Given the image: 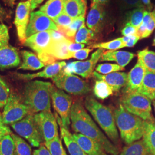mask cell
<instances>
[{
	"label": "cell",
	"mask_w": 155,
	"mask_h": 155,
	"mask_svg": "<svg viewBox=\"0 0 155 155\" xmlns=\"http://www.w3.org/2000/svg\"><path fill=\"white\" fill-rule=\"evenodd\" d=\"M1 114H1V112H0V116H1Z\"/></svg>",
	"instance_id": "6125c7cd"
},
{
	"label": "cell",
	"mask_w": 155,
	"mask_h": 155,
	"mask_svg": "<svg viewBox=\"0 0 155 155\" xmlns=\"http://www.w3.org/2000/svg\"><path fill=\"white\" fill-rule=\"evenodd\" d=\"M93 91L95 96L100 100H105L113 93V91L109 84L103 81H98L94 84Z\"/></svg>",
	"instance_id": "836d02e7"
},
{
	"label": "cell",
	"mask_w": 155,
	"mask_h": 155,
	"mask_svg": "<svg viewBox=\"0 0 155 155\" xmlns=\"http://www.w3.org/2000/svg\"><path fill=\"white\" fill-rule=\"evenodd\" d=\"M92 47L93 48H101L109 51H115L126 47V46L125 43H124L121 40H120L119 38H118L108 42L95 44L93 45Z\"/></svg>",
	"instance_id": "74e56055"
},
{
	"label": "cell",
	"mask_w": 155,
	"mask_h": 155,
	"mask_svg": "<svg viewBox=\"0 0 155 155\" xmlns=\"http://www.w3.org/2000/svg\"><path fill=\"white\" fill-rule=\"evenodd\" d=\"M45 145L51 155H67L59 136L56 137L50 141H45Z\"/></svg>",
	"instance_id": "8d00e7d4"
},
{
	"label": "cell",
	"mask_w": 155,
	"mask_h": 155,
	"mask_svg": "<svg viewBox=\"0 0 155 155\" xmlns=\"http://www.w3.org/2000/svg\"><path fill=\"white\" fill-rule=\"evenodd\" d=\"M0 155H1V153H0Z\"/></svg>",
	"instance_id": "e7e4bbea"
},
{
	"label": "cell",
	"mask_w": 155,
	"mask_h": 155,
	"mask_svg": "<svg viewBox=\"0 0 155 155\" xmlns=\"http://www.w3.org/2000/svg\"><path fill=\"white\" fill-rule=\"evenodd\" d=\"M84 107L107 137L114 144H118L119 135L114 114L110 108L100 103L92 96H89L86 98Z\"/></svg>",
	"instance_id": "277c9868"
},
{
	"label": "cell",
	"mask_w": 155,
	"mask_h": 155,
	"mask_svg": "<svg viewBox=\"0 0 155 155\" xmlns=\"http://www.w3.org/2000/svg\"><path fill=\"white\" fill-rule=\"evenodd\" d=\"M137 28L130 25H125V27L121 31V34L124 36L136 35Z\"/></svg>",
	"instance_id": "c3c4849f"
},
{
	"label": "cell",
	"mask_w": 155,
	"mask_h": 155,
	"mask_svg": "<svg viewBox=\"0 0 155 155\" xmlns=\"http://www.w3.org/2000/svg\"><path fill=\"white\" fill-rule=\"evenodd\" d=\"M93 51L91 48H83L77 52L71 54V58H75L78 60H85L89 57V54Z\"/></svg>",
	"instance_id": "ee69618b"
},
{
	"label": "cell",
	"mask_w": 155,
	"mask_h": 155,
	"mask_svg": "<svg viewBox=\"0 0 155 155\" xmlns=\"http://www.w3.org/2000/svg\"><path fill=\"white\" fill-rule=\"evenodd\" d=\"M10 89L4 79L0 76V109H2L7 103L10 95Z\"/></svg>",
	"instance_id": "60d3db41"
},
{
	"label": "cell",
	"mask_w": 155,
	"mask_h": 155,
	"mask_svg": "<svg viewBox=\"0 0 155 155\" xmlns=\"http://www.w3.org/2000/svg\"><path fill=\"white\" fill-rule=\"evenodd\" d=\"M145 8H136L127 11L125 16V25H130L136 28H139L142 24Z\"/></svg>",
	"instance_id": "4dcf8cb0"
},
{
	"label": "cell",
	"mask_w": 155,
	"mask_h": 155,
	"mask_svg": "<svg viewBox=\"0 0 155 155\" xmlns=\"http://www.w3.org/2000/svg\"><path fill=\"white\" fill-rule=\"evenodd\" d=\"M4 2H5L6 3L9 5H12V0H2Z\"/></svg>",
	"instance_id": "9f6ffc18"
},
{
	"label": "cell",
	"mask_w": 155,
	"mask_h": 155,
	"mask_svg": "<svg viewBox=\"0 0 155 155\" xmlns=\"http://www.w3.org/2000/svg\"><path fill=\"white\" fill-rule=\"evenodd\" d=\"M52 42L50 31L35 33L27 38L24 45L33 50L38 56L48 54V50Z\"/></svg>",
	"instance_id": "5bb4252c"
},
{
	"label": "cell",
	"mask_w": 155,
	"mask_h": 155,
	"mask_svg": "<svg viewBox=\"0 0 155 155\" xmlns=\"http://www.w3.org/2000/svg\"><path fill=\"white\" fill-rule=\"evenodd\" d=\"M120 104L127 110L144 121L155 120L152 114L151 101L137 92L124 94Z\"/></svg>",
	"instance_id": "5b68a950"
},
{
	"label": "cell",
	"mask_w": 155,
	"mask_h": 155,
	"mask_svg": "<svg viewBox=\"0 0 155 155\" xmlns=\"http://www.w3.org/2000/svg\"><path fill=\"white\" fill-rule=\"evenodd\" d=\"M84 21H85V16L78 17L76 19H74L72 23L68 28H63L61 27H58V28L61 30L64 33L67 39L74 42V40L76 33L79 29V28H81V27L84 24Z\"/></svg>",
	"instance_id": "d6a6232c"
},
{
	"label": "cell",
	"mask_w": 155,
	"mask_h": 155,
	"mask_svg": "<svg viewBox=\"0 0 155 155\" xmlns=\"http://www.w3.org/2000/svg\"><path fill=\"white\" fill-rule=\"evenodd\" d=\"M119 39L125 43L126 47H133L138 42L139 40H140L136 35L123 36Z\"/></svg>",
	"instance_id": "f6af8a7d"
},
{
	"label": "cell",
	"mask_w": 155,
	"mask_h": 155,
	"mask_svg": "<svg viewBox=\"0 0 155 155\" xmlns=\"http://www.w3.org/2000/svg\"><path fill=\"white\" fill-rule=\"evenodd\" d=\"M105 52L104 49L98 48L91 55L90 59L86 61H72L67 64L63 71L68 74H77L84 78H89L93 76L94 68L98 61Z\"/></svg>",
	"instance_id": "30bf717a"
},
{
	"label": "cell",
	"mask_w": 155,
	"mask_h": 155,
	"mask_svg": "<svg viewBox=\"0 0 155 155\" xmlns=\"http://www.w3.org/2000/svg\"><path fill=\"white\" fill-rule=\"evenodd\" d=\"M153 46H155V39H154V40H153Z\"/></svg>",
	"instance_id": "91938a15"
},
{
	"label": "cell",
	"mask_w": 155,
	"mask_h": 155,
	"mask_svg": "<svg viewBox=\"0 0 155 155\" xmlns=\"http://www.w3.org/2000/svg\"><path fill=\"white\" fill-rule=\"evenodd\" d=\"M30 113H32L28 106L22 103L16 94L11 93L1 117L5 124L11 125L20 121Z\"/></svg>",
	"instance_id": "ba28073f"
},
{
	"label": "cell",
	"mask_w": 155,
	"mask_h": 155,
	"mask_svg": "<svg viewBox=\"0 0 155 155\" xmlns=\"http://www.w3.org/2000/svg\"><path fill=\"white\" fill-rule=\"evenodd\" d=\"M66 64L65 61L55 62L47 65L45 69L40 72L35 74H17V75L20 79L25 81H30L36 78H51L52 79L61 72Z\"/></svg>",
	"instance_id": "ac0fdd59"
},
{
	"label": "cell",
	"mask_w": 155,
	"mask_h": 155,
	"mask_svg": "<svg viewBox=\"0 0 155 155\" xmlns=\"http://www.w3.org/2000/svg\"><path fill=\"white\" fill-rule=\"evenodd\" d=\"M141 2L143 3V4L144 5L146 11L152 12L153 6L151 2V0H141Z\"/></svg>",
	"instance_id": "816d5d0a"
},
{
	"label": "cell",
	"mask_w": 155,
	"mask_h": 155,
	"mask_svg": "<svg viewBox=\"0 0 155 155\" xmlns=\"http://www.w3.org/2000/svg\"><path fill=\"white\" fill-rule=\"evenodd\" d=\"M94 33L86 27L85 23L83 24L76 33L74 42L77 43L87 44L94 38Z\"/></svg>",
	"instance_id": "d590c367"
},
{
	"label": "cell",
	"mask_w": 155,
	"mask_h": 155,
	"mask_svg": "<svg viewBox=\"0 0 155 155\" xmlns=\"http://www.w3.org/2000/svg\"><path fill=\"white\" fill-rule=\"evenodd\" d=\"M11 136L15 143V155H32L31 146L22 137L13 133Z\"/></svg>",
	"instance_id": "1f68e13d"
},
{
	"label": "cell",
	"mask_w": 155,
	"mask_h": 155,
	"mask_svg": "<svg viewBox=\"0 0 155 155\" xmlns=\"http://www.w3.org/2000/svg\"><path fill=\"white\" fill-rule=\"evenodd\" d=\"M54 85L49 82L36 80L25 84L24 103L33 114L51 111V93Z\"/></svg>",
	"instance_id": "7a4b0ae2"
},
{
	"label": "cell",
	"mask_w": 155,
	"mask_h": 155,
	"mask_svg": "<svg viewBox=\"0 0 155 155\" xmlns=\"http://www.w3.org/2000/svg\"><path fill=\"white\" fill-rule=\"evenodd\" d=\"M12 133L10 128L4 123L2 117L0 116V140L6 135Z\"/></svg>",
	"instance_id": "7dc6e473"
},
{
	"label": "cell",
	"mask_w": 155,
	"mask_h": 155,
	"mask_svg": "<svg viewBox=\"0 0 155 155\" xmlns=\"http://www.w3.org/2000/svg\"><path fill=\"white\" fill-rule=\"evenodd\" d=\"M22 63L19 70L36 71L42 68L45 64L39 59L37 55L29 51H22Z\"/></svg>",
	"instance_id": "d4e9b609"
},
{
	"label": "cell",
	"mask_w": 155,
	"mask_h": 155,
	"mask_svg": "<svg viewBox=\"0 0 155 155\" xmlns=\"http://www.w3.org/2000/svg\"><path fill=\"white\" fill-rule=\"evenodd\" d=\"M31 2V12L34 11L45 0H29Z\"/></svg>",
	"instance_id": "f5cc1de1"
},
{
	"label": "cell",
	"mask_w": 155,
	"mask_h": 155,
	"mask_svg": "<svg viewBox=\"0 0 155 155\" xmlns=\"http://www.w3.org/2000/svg\"><path fill=\"white\" fill-rule=\"evenodd\" d=\"M137 93L144 95L150 101L155 100V73L147 71Z\"/></svg>",
	"instance_id": "484cf974"
},
{
	"label": "cell",
	"mask_w": 155,
	"mask_h": 155,
	"mask_svg": "<svg viewBox=\"0 0 155 155\" xmlns=\"http://www.w3.org/2000/svg\"><path fill=\"white\" fill-rule=\"evenodd\" d=\"M34 118L45 142L51 141L59 136L57 120L51 111L34 114Z\"/></svg>",
	"instance_id": "8fae6325"
},
{
	"label": "cell",
	"mask_w": 155,
	"mask_h": 155,
	"mask_svg": "<svg viewBox=\"0 0 155 155\" xmlns=\"http://www.w3.org/2000/svg\"><path fill=\"white\" fill-rule=\"evenodd\" d=\"M147 70L139 60L127 74V83L122 92L124 94L137 92L143 81Z\"/></svg>",
	"instance_id": "2e32d148"
},
{
	"label": "cell",
	"mask_w": 155,
	"mask_h": 155,
	"mask_svg": "<svg viewBox=\"0 0 155 155\" xmlns=\"http://www.w3.org/2000/svg\"><path fill=\"white\" fill-rule=\"evenodd\" d=\"M31 2L29 0L18 3L16 10L14 24L19 41L24 45L27 38L26 32L30 19Z\"/></svg>",
	"instance_id": "4fadbf2b"
},
{
	"label": "cell",
	"mask_w": 155,
	"mask_h": 155,
	"mask_svg": "<svg viewBox=\"0 0 155 155\" xmlns=\"http://www.w3.org/2000/svg\"><path fill=\"white\" fill-rule=\"evenodd\" d=\"M153 107H154V109H155V100L153 101Z\"/></svg>",
	"instance_id": "6f0895ef"
},
{
	"label": "cell",
	"mask_w": 155,
	"mask_h": 155,
	"mask_svg": "<svg viewBox=\"0 0 155 155\" xmlns=\"http://www.w3.org/2000/svg\"><path fill=\"white\" fill-rule=\"evenodd\" d=\"M107 155V154H106V153H105V152H104V153H102V154H101V155Z\"/></svg>",
	"instance_id": "94428289"
},
{
	"label": "cell",
	"mask_w": 155,
	"mask_h": 155,
	"mask_svg": "<svg viewBox=\"0 0 155 155\" xmlns=\"http://www.w3.org/2000/svg\"><path fill=\"white\" fill-rule=\"evenodd\" d=\"M84 47H85L84 44L77 43L72 42L68 45V51L70 52V53L71 54L73 52H77L79 50L83 49Z\"/></svg>",
	"instance_id": "681fc988"
},
{
	"label": "cell",
	"mask_w": 155,
	"mask_h": 155,
	"mask_svg": "<svg viewBox=\"0 0 155 155\" xmlns=\"http://www.w3.org/2000/svg\"><path fill=\"white\" fill-rule=\"evenodd\" d=\"M72 41L63 38L59 40H52L48 50V54L52 56L56 60H65L71 59V53L68 51V45Z\"/></svg>",
	"instance_id": "44dd1931"
},
{
	"label": "cell",
	"mask_w": 155,
	"mask_h": 155,
	"mask_svg": "<svg viewBox=\"0 0 155 155\" xmlns=\"http://www.w3.org/2000/svg\"><path fill=\"white\" fill-rule=\"evenodd\" d=\"M52 20L55 23L58 27L67 28L71 25L74 19L63 11L59 16Z\"/></svg>",
	"instance_id": "b9f144b4"
},
{
	"label": "cell",
	"mask_w": 155,
	"mask_h": 155,
	"mask_svg": "<svg viewBox=\"0 0 155 155\" xmlns=\"http://www.w3.org/2000/svg\"><path fill=\"white\" fill-rule=\"evenodd\" d=\"M58 28L54 21L40 10L32 12L30 15L29 22L26 32L28 38L35 33L44 31H58Z\"/></svg>",
	"instance_id": "7c38bea8"
},
{
	"label": "cell",
	"mask_w": 155,
	"mask_h": 155,
	"mask_svg": "<svg viewBox=\"0 0 155 155\" xmlns=\"http://www.w3.org/2000/svg\"><path fill=\"white\" fill-rule=\"evenodd\" d=\"M15 1H16V0H12V5L14 4V2H15Z\"/></svg>",
	"instance_id": "680465c9"
},
{
	"label": "cell",
	"mask_w": 155,
	"mask_h": 155,
	"mask_svg": "<svg viewBox=\"0 0 155 155\" xmlns=\"http://www.w3.org/2000/svg\"><path fill=\"white\" fill-rule=\"evenodd\" d=\"M52 80L57 88L74 95H86L91 90L86 81L73 74H66L63 70Z\"/></svg>",
	"instance_id": "8992f818"
},
{
	"label": "cell",
	"mask_w": 155,
	"mask_h": 155,
	"mask_svg": "<svg viewBox=\"0 0 155 155\" xmlns=\"http://www.w3.org/2000/svg\"><path fill=\"white\" fill-rule=\"evenodd\" d=\"M33 155H51L45 144H41L39 148L33 151Z\"/></svg>",
	"instance_id": "f907efd6"
},
{
	"label": "cell",
	"mask_w": 155,
	"mask_h": 155,
	"mask_svg": "<svg viewBox=\"0 0 155 155\" xmlns=\"http://www.w3.org/2000/svg\"><path fill=\"white\" fill-rule=\"evenodd\" d=\"M116 2L121 11L142 8H145L141 0H116Z\"/></svg>",
	"instance_id": "ab89813d"
},
{
	"label": "cell",
	"mask_w": 155,
	"mask_h": 155,
	"mask_svg": "<svg viewBox=\"0 0 155 155\" xmlns=\"http://www.w3.org/2000/svg\"><path fill=\"white\" fill-rule=\"evenodd\" d=\"M6 16V13L3 9V8L0 5V21H2L4 20V18Z\"/></svg>",
	"instance_id": "11a10c76"
},
{
	"label": "cell",
	"mask_w": 155,
	"mask_h": 155,
	"mask_svg": "<svg viewBox=\"0 0 155 155\" xmlns=\"http://www.w3.org/2000/svg\"><path fill=\"white\" fill-rule=\"evenodd\" d=\"M155 29V8L153 11L151 12V17L150 19V22L148 23L146 33L145 35V38L149 37L152 33L153 32Z\"/></svg>",
	"instance_id": "bcb514c9"
},
{
	"label": "cell",
	"mask_w": 155,
	"mask_h": 155,
	"mask_svg": "<svg viewBox=\"0 0 155 155\" xmlns=\"http://www.w3.org/2000/svg\"><path fill=\"white\" fill-rule=\"evenodd\" d=\"M113 114L117 127L125 144H132L143 137L145 121L142 118L128 112L121 104L114 110Z\"/></svg>",
	"instance_id": "3957f363"
},
{
	"label": "cell",
	"mask_w": 155,
	"mask_h": 155,
	"mask_svg": "<svg viewBox=\"0 0 155 155\" xmlns=\"http://www.w3.org/2000/svg\"><path fill=\"white\" fill-rule=\"evenodd\" d=\"M118 155H150L144 140H140L124 147Z\"/></svg>",
	"instance_id": "f1b7e54d"
},
{
	"label": "cell",
	"mask_w": 155,
	"mask_h": 155,
	"mask_svg": "<svg viewBox=\"0 0 155 155\" xmlns=\"http://www.w3.org/2000/svg\"><path fill=\"white\" fill-rule=\"evenodd\" d=\"M20 57L16 48L8 45L0 48V70H6L18 66Z\"/></svg>",
	"instance_id": "d6986e66"
},
{
	"label": "cell",
	"mask_w": 155,
	"mask_h": 155,
	"mask_svg": "<svg viewBox=\"0 0 155 155\" xmlns=\"http://www.w3.org/2000/svg\"><path fill=\"white\" fill-rule=\"evenodd\" d=\"M135 55L125 51H105L100 61H115L118 65L125 68L133 59Z\"/></svg>",
	"instance_id": "7402d4cb"
},
{
	"label": "cell",
	"mask_w": 155,
	"mask_h": 155,
	"mask_svg": "<svg viewBox=\"0 0 155 155\" xmlns=\"http://www.w3.org/2000/svg\"><path fill=\"white\" fill-rule=\"evenodd\" d=\"M110 0H91V4H94V3H96V4H99L101 5H106Z\"/></svg>",
	"instance_id": "db71d44e"
},
{
	"label": "cell",
	"mask_w": 155,
	"mask_h": 155,
	"mask_svg": "<svg viewBox=\"0 0 155 155\" xmlns=\"http://www.w3.org/2000/svg\"><path fill=\"white\" fill-rule=\"evenodd\" d=\"M52 105L61 119L63 127L69 129L71 124L70 113L72 105V97L63 90L54 86L51 93Z\"/></svg>",
	"instance_id": "9c48e42d"
},
{
	"label": "cell",
	"mask_w": 155,
	"mask_h": 155,
	"mask_svg": "<svg viewBox=\"0 0 155 155\" xmlns=\"http://www.w3.org/2000/svg\"><path fill=\"white\" fill-rule=\"evenodd\" d=\"M0 153L1 155H15V143L9 134L0 140Z\"/></svg>",
	"instance_id": "e575fe53"
},
{
	"label": "cell",
	"mask_w": 155,
	"mask_h": 155,
	"mask_svg": "<svg viewBox=\"0 0 155 155\" xmlns=\"http://www.w3.org/2000/svg\"><path fill=\"white\" fill-rule=\"evenodd\" d=\"M9 34L7 26L4 24H0V48L9 45Z\"/></svg>",
	"instance_id": "7bdbcfd3"
},
{
	"label": "cell",
	"mask_w": 155,
	"mask_h": 155,
	"mask_svg": "<svg viewBox=\"0 0 155 155\" xmlns=\"http://www.w3.org/2000/svg\"><path fill=\"white\" fill-rule=\"evenodd\" d=\"M64 12L73 19L85 16L86 2L84 0H63Z\"/></svg>",
	"instance_id": "cb8c5ba5"
},
{
	"label": "cell",
	"mask_w": 155,
	"mask_h": 155,
	"mask_svg": "<svg viewBox=\"0 0 155 155\" xmlns=\"http://www.w3.org/2000/svg\"><path fill=\"white\" fill-rule=\"evenodd\" d=\"M105 19V6L96 3L91 4L86 21L89 29L94 33H99L104 27Z\"/></svg>",
	"instance_id": "9a60e30c"
},
{
	"label": "cell",
	"mask_w": 155,
	"mask_h": 155,
	"mask_svg": "<svg viewBox=\"0 0 155 155\" xmlns=\"http://www.w3.org/2000/svg\"><path fill=\"white\" fill-rule=\"evenodd\" d=\"M84 1L86 2V0H84Z\"/></svg>",
	"instance_id": "be15d7a7"
},
{
	"label": "cell",
	"mask_w": 155,
	"mask_h": 155,
	"mask_svg": "<svg viewBox=\"0 0 155 155\" xmlns=\"http://www.w3.org/2000/svg\"><path fill=\"white\" fill-rule=\"evenodd\" d=\"M57 120L60 124L61 138L64 140V142L68 150L70 155H87L78 145L77 142L73 137L72 134L69 132L68 129H67L66 128L63 127V125H62L61 119L58 117Z\"/></svg>",
	"instance_id": "603a6c76"
},
{
	"label": "cell",
	"mask_w": 155,
	"mask_h": 155,
	"mask_svg": "<svg viewBox=\"0 0 155 155\" xmlns=\"http://www.w3.org/2000/svg\"><path fill=\"white\" fill-rule=\"evenodd\" d=\"M70 120L72 129L76 133H81L96 141L109 154H120L119 149L111 143L97 127L81 101H77L72 104Z\"/></svg>",
	"instance_id": "6da1fadb"
},
{
	"label": "cell",
	"mask_w": 155,
	"mask_h": 155,
	"mask_svg": "<svg viewBox=\"0 0 155 155\" xmlns=\"http://www.w3.org/2000/svg\"><path fill=\"white\" fill-rule=\"evenodd\" d=\"M40 11L54 20L64 11L63 0H48L40 8Z\"/></svg>",
	"instance_id": "83f0119b"
},
{
	"label": "cell",
	"mask_w": 155,
	"mask_h": 155,
	"mask_svg": "<svg viewBox=\"0 0 155 155\" xmlns=\"http://www.w3.org/2000/svg\"><path fill=\"white\" fill-rule=\"evenodd\" d=\"M73 137L82 150L87 155H100L105 152L102 147L98 142L81 133H74Z\"/></svg>",
	"instance_id": "ffe728a7"
},
{
	"label": "cell",
	"mask_w": 155,
	"mask_h": 155,
	"mask_svg": "<svg viewBox=\"0 0 155 155\" xmlns=\"http://www.w3.org/2000/svg\"><path fill=\"white\" fill-rule=\"evenodd\" d=\"M11 126L17 134L27 140L34 147H39L44 141L35 121L33 113L29 114L21 120Z\"/></svg>",
	"instance_id": "52a82bcc"
},
{
	"label": "cell",
	"mask_w": 155,
	"mask_h": 155,
	"mask_svg": "<svg viewBox=\"0 0 155 155\" xmlns=\"http://www.w3.org/2000/svg\"><path fill=\"white\" fill-rule=\"evenodd\" d=\"M93 77L98 81L105 82L109 85L113 91H118L125 87L127 83V74L125 72H114L102 75L94 71Z\"/></svg>",
	"instance_id": "e0dca14e"
},
{
	"label": "cell",
	"mask_w": 155,
	"mask_h": 155,
	"mask_svg": "<svg viewBox=\"0 0 155 155\" xmlns=\"http://www.w3.org/2000/svg\"><path fill=\"white\" fill-rule=\"evenodd\" d=\"M143 140L150 155H155V120L145 121Z\"/></svg>",
	"instance_id": "4316f807"
},
{
	"label": "cell",
	"mask_w": 155,
	"mask_h": 155,
	"mask_svg": "<svg viewBox=\"0 0 155 155\" xmlns=\"http://www.w3.org/2000/svg\"><path fill=\"white\" fill-rule=\"evenodd\" d=\"M137 56L147 71L155 73V52L146 48L138 51Z\"/></svg>",
	"instance_id": "f546056e"
},
{
	"label": "cell",
	"mask_w": 155,
	"mask_h": 155,
	"mask_svg": "<svg viewBox=\"0 0 155 155\" xmlns=\"http://www.w3.org/2000/svg\"><path fill=\"white\" fill-rule=\"evenodd\" d=\"M124 70V67L116 64L111 63L100 64L95 67V71L102 75H106L112 72H118Z\"/></svg>",
	"instance_id": "f35d334b"
}]
</instances>
